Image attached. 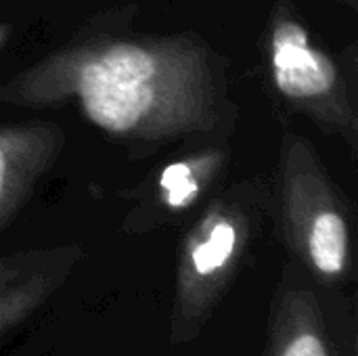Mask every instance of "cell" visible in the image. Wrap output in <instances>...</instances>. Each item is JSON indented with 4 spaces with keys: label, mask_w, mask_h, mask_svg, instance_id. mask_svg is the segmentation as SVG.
Returning <instances> with one entry per match:
<instances>
[{
    "label": "cell",
    "mask_w": 358,
    "mask_h": 356,
    "mask_svg": "<svg viewBox=\"0 0 358 356\" xmlns=\"http://www.w3.org/2000/svg\"><path fill=\"white\" fill-rule=\"evenodd\" d=\"M264 50L279 97L292 109L308 115L323 132L344 138L350 151H357L358 113L344 69L315 44L289 2L275 6L264 34Z\"/></svg>",
    "instance_id": "obj_4"
},
{
    "label": "cell",
    "mask_w": 358,
    "mask_h": 356,
    "mask_svg": "<svg viewBox=\"0 0 358 356\" xmlns=\"http://www.w3.org/2000/svg\"><path fill=\"white\" fill-rule=\"evenodd\" d=\"M266 356H336L325 311L313 290L279 287L268 315Z\"/></svg>",
    "instance_id": "obj_7"
},
{
    "label": "cell",
    "mask_w": 358,
    "mask_h": 356,
    "mask_svg": "<svg viewBox=\"0 0 358 356\" xmlns=\"http://www.w3.org/2000/svg\"><path fill=\"white\" fill-rule=\"evenodd\" d=\"M78 256L80 252L76 248H69L59 260L36 273L29 281H25L0 300V338L19 327L23 321H27L59 290V285L73 269Z\"/></svg>",
    "instance_id": "obj_8"
},
{
    "label": "cell",
    "mask_w": 358,
    "mask_h": 356,
    "mask_svg": "<svg viewBox=\"0 0 358 356\" xmlns=\"http://www.w3.org/2000/svg\"><path fill=\"white\" fill-rule=\"evenodd\" d=\"M0 101L71 103L101 132L141 143L224 132L237 120L224 59L193 34L71 42L2 82Z\"/></svg>",
    "instance_id": "obj_1"
},
{
    "label": "cell",
    "mask_w": 358,
    "mask_h": 356,
    "mask_svg": "<svg viewBox=\"0 0 358 356\" xmlns=\"http://www.w3.org/2000/svg\"><path fill=\"white\" fill-rule=\"evenodd\" d=\"M6 31H8V29H6L4 25H0V44H2L4 40H6Z\"/></svg>",
    "instance_id": "obj_10"
},
{
    "label": "cell",
    "mask_w": 358,
    "mask_h": 356,
    "mask_svg": "<svg viewBox=\"0 0 358 356\" xmlns=\"http://www.w3.org/2000/svg\"><path fill=\"white\" fill-rule=\"evenodd\" d=\"M283 237L315 281L344 285L355 275V235L348 208L315 147L285 130L279 157Z\"/></svg>",
    "instance_id": "obj_3"
},
{
    "label": "cell",
    "mask_w": 358,
    "mask_h": 356,
    "mask_svg": "<svg viewBox=\"0 0 358 356\" xmlns=\"http://www.w3.org/2000/svg\"><path fill=\"white\" fill-rule=\"evenodd\" d=\"M344 2H346V4H355L357 0H344Z\"/></svg>",
    "instance_id": "obj_11"
},
{
    "label": "cell",
    "mask_w": 358,
    "mask_h": 356,
    "mask_svg": "<svg viewBox=\"0 0 358 356\" xmlns=\"http://www.w3.org/2000/svg\"><path fill=\"white\" fill-rule=\"evenodd\" d=\"M227 162L229 151L203 149L164 166L145 185L141 201L126 216V231L149 233L180 218L208 197Z\"/></svg>",
    "instance_id": "obj_5"
},
{
    "label": "cell",
    "mask_w": 358,
    "mask_h": 356,
    "mask_svg": "<svg viewBox=\"0 0 358 356\" xmlns=\"http://www.w3.org/2000/svg\"><path fill=\"white\" fill-rule=\"evenodd\" d=\"M266 191L252 180L233 185L210 201L197 222L187 231L174 275L170 311V342H195L233 281L262 229Z\"/></svg>",
    "instance_id": "obj_2"
},
{
    "label": "cell",
    "mask_w": 358,
    "mask_h": 356,
    "mask_svg": "<svg viewBox=\"0 0 358 356\" xmlns=\"http://www.w3.org/2000/svg\"><path fill=\"white\" fill-rule=\"evenodd\" d=\"M65 134L55 124L0 128V231L21 210L36 183L59 157Z\"/></svg>",
    "instance_id": "obj_6"
},
{
    "label": "cell",
    "mask_w": 358,
    "mask_h": 356,
    "mask_svg": "<svg viewBox=\"0 0 358 356\" xmlns=\"http://www.w3.org/2000/svg\"><path fill=\"white\" fill-rule=\"evenodd\" d=\"M67 248L59 250H42V252H19L0 256V300L15 292L19 285L29 281L36 273L50 266L55 260H59Z\"/></svg>",
    "instance_id": "obj_9"
}]
</instances>
